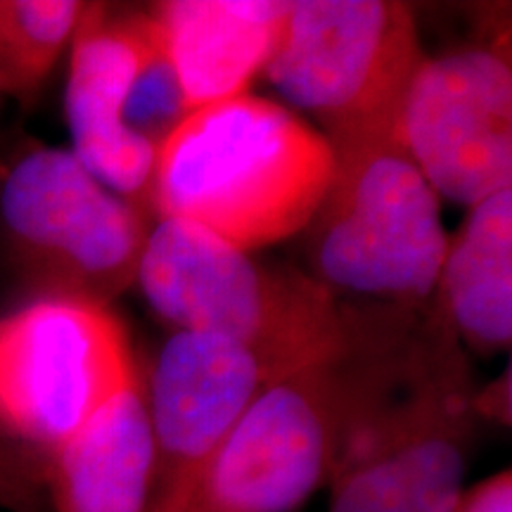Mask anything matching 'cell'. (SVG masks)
<instances>
[{
	"mask_svg": "<svg viewBox=\"0 0 512 512\" xmlns=\"http://www.w3.org/2000/svg\"><path fill=\"white\" fill-rule=\"evenodd\" d=\"M465 347L434 309L394 304L328 482V512H453L475 434Z\"/></svg>",
	"mask_w": 512,
	"mask_h": 512,
	"instance_id": "6da1fadb",
	"label": "cell"
},
{
	"mask_svg": "<svg viewBox=\"0 0 512 512\" xmlns=\"http://www.w3.org/2000/svg\"><path fill=\"white\" fill-rule=\"evenodd\" d=\"M332 166L316 126L247 93L190 112L159 147L150 209L254 252L302 235Z\"/></svg>",
	"mask_w": 512,
	"mask_h": 512,
	"instance_id": "7a4b0ae2",
	"label": "cell"
},
{
	"mask_svg": "<svg viewBox=\"0 0 512 512\" xmlns=\"http://www.w3.org/2000/svg\"><path fill=\"white\" fill-rule=\"evenodd\" d=\"M136 283L176 330L235 339L278 375L347 347L366 311V302L351 304L304 271L268 266L171 219L152 226Z\"/></svg>",
	"mask_w": 512,
	"mask_h": 512,
	"instance_id": "3957f363",
	"label": "cell"
},
{
	"mask_svg": "<svg viewBox=\"0 0 512 512\" xmlns=\"http://www.w3.org/2000/svg\"><path fill=\"white\" fill-rule=\"evenodd\" d=\"M330 147L328 190L299 235L304 273L342 299L427 304L448 242L441 197L399 136L342 138Z\"/></svg>",
	"mask_w": 512,
	"mask_h": 512,
	"instance_id": "277c9868",
	"label": "cell"
},
{
	"mask_svg": "<svg viewBox=\"0 0 512 512\" xmlns=\"http://www.w3.org/2000/svg\"><path fill=\"white\" fill-rule=\"evenodd\" d=\"M389 306L366 302L347 347L268 384L171 512H294L328 486Z\"/></svg>",
	"mask_w": 512,
	"mask_h": 512,
	"instance_id": "5b68a950",
	"label": "cell"
},
{
	"mask_svg": "<svg viewBox=\"0 0 512 512\" xmlns=\"http://www.w3.org/2000/svg\"><path fill=\"white\" fill-rule=\"evenodd\" d=\"M10 254L43 297L110 304L138 280L145 209L119 197L62 147H27L0 188Z\"/></svg>",
	"mask_w": 512,
	"mask_h": 512,
	"instance_id": "8992f818",
	"label": "cell"
},
{
	"mask_svg": "<svg viewBox=\"0 0 512 512\" xmlns=\"http://www.w3.org/2000/svg\"><path fill=\"white\" fill-rule=\"evenodd\" d=\"M413 10L396 0H294L266 76L325 138L399 136L425 60Z\"/></svg>",
	"mask_w": 512,
	"mask_h": 512,
	"instance_id": "52a82bcc",
	"label": "cell"
},
{
	"mask_svg": "<svg viewBox=\"0 0 512 512\" xmlns=\"http://www.w3.org/2000/svg\"><path fill=\"white\" fill-rule=\"evenodd\" d=\"M136 375L105 304L36 299L0 318V439L46 460Z\"/></svg>",
	"mask_w": 512,
	"mask_h": 512,
	"instance_id": "ba28073f",
	"label": "cell"
},
{
	"mask_svg": "<svg viewBox=\"0 0 512 512\" xmlns=\"http://www.w3.org/2000/svg\"><path fill=\"white\" fill-rule=\"evenodd\" d=\"M399 140L441 200L472 207L512 188L510 50L498 41L427 55L403 98Z\"/></svg>",
	"mask_w": 512,
	"mask_h": 512,
	"instance_id": "9c48e42d",
	"label": "cell"
},
{
	"mask_svg": "<svg viewBox=\"0 0 512 512\" xmlns=\"http://www.w3.org/2000/svg\"><path fill=\"white\" fill-rule=\"evenodd\" d=\"M273 366L235 339L176 330L145 380L155 437V482L147 512H171L207 460L268 384Z\"/></svg>",
	"mask_w": 512,
	"mask_h": 512,
	"instance_id": "30bf717a",
	"label": "cell"
},
{
	"mask_svg": "<svg viewBox=\"0 0 512 512\" xmlns=\"http://www.w3.org/2000/svg\"><path fill=\"white\" fill-rule=\"evenodd\" d=\"M155 36L150 12L83 3L69 43L64 110L72 152L102 185L150 211L157 152L124 128V102Z\"/></svg>",
	"mask_w": 512,
	"mask_h": 512,
	"instance_id": "8fae6325",
	"label": "cell"
},
{
	"mask_svg": "<svg viewBox=\"0 0 512 512\" xmlns=\"http://www.w3.org/2000/svg\"><path fill=\"white\" fill-rule=\"evenodd\" d=\"M190 112L247 95L278 48L290 3L164 0L150 10Z\"/></svg>",
	"mask_w": 512,
	"mask_h": 512,
	"instance_id": "7c38bea8",
	"label": "cell"
},
{
	"mask_svg": "<svg viewBox=\"0 0 512 512\" xmlns=\"http://www.w3.org/2000/svg\"><path fill=\"white\" fill-rule=\"evenodd\" d=\"M53 512H147L155 437L145 377L114 394L79 432L43 460Z\"/></svg>",
	"mask_w": 512,
	"mask_h": 512,
	"instance_id": "4fadbf2b",
	"label": "cell"
},
{
	"mask_svg": "<svg viewBox=\"0 0 512 512\" xmlns=\"http://www.w3.org/2000/svg\"><path fill=\"white\" fill-rule=\"evenodd\" d=\"M434 309L463 347L496 354L512 339V188L467 207L448 235Z\"/></svg>",
	"mask_w": 512,
	"mask_h": 512,
	"instance_id": "5bb4252c",
	"label": "cell"
},
{
	"mask_svg": "<svg viewBox=\"0 0 512 512\" xmlns=\"http://www.w3.org/2000/svg\"><path fill=\"white\" fill-rule=\"evenodd\" d=\"M79 0H0V93L29 100L72 43Z\"/></svg>",
	"mask_w": 512,
	"mask_h": 512,
	"instance_id": "9a60e30c",
	"label": "cell"
},
{
	"mask_svg": "<svg viewBox=\"0 0 512 512\" xmlns=\"http://www.w3.org/2000/svg\"><path fill=\"white\" fill-rule=\"evenodd\" d=\"M155 22V19H152ZM190 114L181 81L155 24L150 48L145 50L124 102V128L152 150H159Z\"/></svg>",
	"mask_w": 512,
	"mask_h": 512,
	"instance_id": "2e32d148",
	"label": "cell"
},
{
	"mask_svg": "<svg viewBox=\"0 0 512 512\" xmlns=\"http://www.w3.org/2000/svg\"><path fill=\"white\" fill-rule=\"evenodd\" d=\"M0 510L53 512L43 460L5 439H0Z\"/></svg>",
	"mask_w": 512,
	"mask_h": 512,
	"instance_id": "e0dca14e",
	"label": "cell"
},
{
	"mask_svg": "<svg viewBox=\"0 0 512 512\" xmlns=\"http://www.w3.org/2000/svg\"><path fill=\"white\" fill-rule=\"evenodd\" d=\"M453 512H512V472L501 470L463 489Z\"/></svg>",
	"mask_w": 512,
	"mask_h": 512,
	"instance_id": "ac0fdd59",
	"label": "cell"
}]
</instances>
